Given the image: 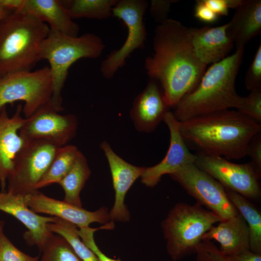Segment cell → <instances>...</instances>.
I'll return each mask as SVG.
<instances>
[{"label":"cell","mask_w":261,"mask_h":261,"mask_svg":"<svg viewBox=\"0 0 261 261\" xmlns=\"http://www.w3.org/2000/svg\"><path fill=\"white\" fill-rule=\"evenodd\" d=\"M204 3L218 16L227 15L230 8L236 9L243 0H203Z\"/></svg>","instance_id":"36"},{"label":"cell","mask_w":261,"mask_h":261,"mask_svg":"<svg viewBox=\"0 0 261 261\" xmlns=\"http://www.w3.org/2000/svg\"><path fill=\"white\" fill-rule=\"evenodd\" d=\"M177 1L178 0H152L150 8L151 16L159 24L163 23L168 19L171 4Z\"/></svg>","instance_id":"34"},{"label":"cell","mask_w":261,"mask_h":261,"mask_svg":"<svg viewBox=\"0 0 261 261\" xmlns=\"http://www.w3.org/2000/svg\"><path fill=\"white\" fill-rule=\"evenodd\" d=\"M102 39L92 33L72 37L51 29L40 47L41 59L50 64L53 92L51 105L57 112L63 110L61 91L72 65L81 58H96L105 48Z\"/></svg>","instance_id":"5"},{"label":"cell","mask_w":261,"mask_h":261,"mask_svg":"<svg viewBox=\"0 0 261 261\" xmlns=\"http://www.w3.org/2000/svg\"><path fill=\"white\" fill-rule=\"evenodd\" d=\"M118 0H61L71 18L102 20L112 15V8Z\"/></svg>","instance_id":"26"},{"label":"cell","mask_w":261,"mask_h":261,"mask_svg":"<svg viewBox=\"0 0 261 261\" xmlns=\"http://www.w3.org/2000/svg\"><path fill=\"white\" fill-rule=\"evenodd\" d=\"M228 256L232 261H261V254L255 253L250 250Z\"/></svg>","instance_id":"38"},{"label":"cell","mask_w":261,"mask_h":261,"mask_svg":"<svg viewBox=\"0 0 261 261\" xmlns=\"http://www.w3.org/2000/svg\"><path fill=\"white\" fill-rule=\"evenodd\" d=\"M228 197L246 220L249 232V249L261 254V215L259 210L247 199L225 188Z\"/></svg>","instance_id":"24"},{"label":"cell","mask_w":261,"mask_h":261,"mask_svg":"<svg viewBox=\"0 0 261 261\" xmlns=\"http://www.w3.org/2000/svg\"><path fill=\"white\" fill-rule=\"evenodd\" d=\"M79 151L74 145L59 147L46 172L37 184L35 189L57 183L72 166Z\"/></svg>","instance_id":"25"},{"label":"cell","mask_w":261,"mask_h":261,"mask_svg":"<svg viewBox=\"0 0 261 261\" xmlns=\"http://www.w3.org/2000/svg\"><path fill=\"white\" fill-rule=\"evenodd\" d=\"M18 11L47 22L51 29L70 36H78L79 25L73 21L61 0H24Z\"/></svg>","instance_id":"21"},{"label":"cell","mask_w":261,"mask_h":261,"mask_svg":"<svg viewBox=\"0 0 261 261\" xmlns=\"http://www.w3.org/2000/svg\"><path fill=\"white\" fill-rule=\"evenodd\" d=\"M169 109L162 91L155 80L151 79L135 99L130 115L137 130L149 133L163 120Z\"/></svg>","instance_id":"18"},{"label":"cell","mask_w":261,"mask_h":261,"mask_svg":"<svg viewBox=\"0 0 261 261\" xmlns=\"http://www.w3.org/2000/svg\"><path fill=\"white\" fill-rule=\"evenodd\" d=\"M245 47L213 64L203 74L195 88L184 96L173 113L179 122L192 117L229 109H237L243 100L236 91L235 81Z\"/></svg>","instance_id":"3"},{"label":"cell","mask_w":261,"mask_h":261,"mask_svg":"<svg viewBox=\"0 0 261 261\" xmlns=\"http://www.w3.org/2000/svg\"><path fill=\"white\" fill-rule=\"evenodd\" d=\"M214 239L220 244L219 250L227 256L238 254L249 249V232L247 224L239 213L213 226L202 237V241Z\"/></svg>","instance_id":"20"},{"label":"cell","mask_w":261,"mask_h":261,"mask_svg":"<svg viewBox=\"0 0 261 261\" xmlns=\"http://www.w3.org/2000/svg\"><path fill=\"white\" fill-rule=\"evenodd\" d=\"M50 31L47 24L18 11L0 21V77L30 71L41 59L40 47Z\"/></svg>","instance_id":"4"},{"label":"cell","mask_w":261,"mask_h":261,"mask_svg":"<svg viewBox=\"0 0 261 261\" xmlns=\"http://www.w3.org/2000/svg\"><path fill=\"white\" fill-rule=\"evenodd\" d=\"M107 160L115 191L114 206L109 212L111 221L127 222L130 214L124 203L126 195L136 180L142 175L145 167L131 164L113 150L109 143L102 141L100 145Z\"/></svg>","instance_id":"15"},{"label":"cell","mask_w":261,"mask_h":261,"mask_svg":"<svg viewBox=\"0 0 261 261\" xmlns=\"http://www.w3.org/2000/svg\"><path fill=\"white\" fill-rule=\"evenodd\" d=\"M4 222L0 220V261H38L39 256H30L17 249L3 232Z\"/></svg>","instance_id":"29"},{"label":"cell","mask_w":261,"mask_h":261,"mask_svg":"<svg viewBox=\"0 0 261 261\" xmlns=\"http://www.w3.org/2000/svg\"><path fill=\"white\" fill-rule=\"evenodd\" d=\"M220 221L217 215L198 203L175 204L161 223L172 260L178 261L196 253L203 236Z\"/></svg>","instance_id":"6"},{"label":"cell","mask_w":261,"mask_h":261,"mask_svg":"<svg viewBox=\"0 0 261 261\" xmlns=\"http://www.w3.org/2000/svg\"><path fill=\"white\" fill-rule=\"evenodd\" d=\"M107 229L106 225L98 228H91L88 226L80 228L77 232L82 242L96 255L100 261H121L119 259L115 260L107 257L102 252L95 243L93 237L94 232L98 230Z\"/></svg>","instance_id":"32"},{"label":"cell","mask_w":261,"mask_h":261,"mask_svg":"<svg viewBox=\"0 0 261 261\" xmlns=\"http://www.w3.org/2000/svg\"><path fill=\"white\" fill-rule=\"evenodd\" d=\"M196 253L197 261H232L210 241H202Z\"/></svg>","instance_id":"33"},{"label":"cell","mask_w":261,"mask_h":261,"mask_svg":"<svg viewBox=\"0 0 261 261\" xmlns=\"http://www.w3.org/2000/svg\"><path fill=\"white\" fill-rule=\"evenodd\" d=\"M169 176L198 203L217 215L221 221L239 213L228 197L225 188L194 163L185 165Z\"/></svg>","instance_id":"10"},{"label":"cell","mask_w":261,"mask_h":261,"mask_svg":"<svg viewBox=\"0 0 261 261\" xmlns=\"http://www.w3.org/2000/svg\"><path fill=\"white\" fill-rule=\"evenodd\" d=\"M77 126L75 115L59 114L48 104L25 118L19 134L26 141L42 140L62 146L75 136Z\"/></svg>","instance_id":"12"},{"label":"cell","mask_w":261,"mask_h":261,"mask_svg":"<svg viewBox=\"0 0 261 261\" xmlns=\"http://www.w3.org/2000/svg\"><path fill=\"white\" fill-rule=\"evenodd\" d=\"M237 111L261 124V89L250 91L237 109Z\"/></svg>","instance_id":"30"},{"label":"cell","mask_w":261,"mask_h":261,"mask_svg":"<svg viewBox=\"0 0 261 261\" xmlns=\"http://www.w3.org/2000/svg\"><path fill=\"white\" fill-rule=\"evenodd\" d=\"M11 11H7L0 8V21Z\"/></svg>","instance_id":"40"},{"label":"cell","mask_w":261,"mask_h":261,"mask_svg":"<svg viewBox=\"0 0 261 261\" xmlns=\"http://www.w3.org/2000/svg\"><path fill=\"white\" fill-rule=\"evenodd\" d=\"M56 217L54 222L47 224L48 230L64 237L72 246L83 261H100L96 255L80 240L76 226L73 223Z\"/></svg>","instance_id":"27"},{"label":"cell","mask_w":261,"mask_h":261,"mask_svg":"<svg viewBox=\"0 0 261 261\" xmlns=\"http://www.w3.org/2000/svg\"><path fill=\"white\" fill-rule=\"evenodd\" d=\"M0 210L8 213L21 221L28 229L24 234L27 244L36 245L40 252L53 236L47 228L48 223L54 222L55 217H43L32 211L24 202L22 196L0 191Z\"/></svg>","instance_id":"16"},{"label":"cell","mask_w":261,"mask_h":261,"mask_svg":"<svg viewBox=\"0 0 261 261\" xmlns=\"http://www.w3.org/2000/svg\"><path fill=\"white\" fill-rule=\"evenodd\" d=\"M195 165L219 182L225 188L246 199L258 200L261 196V174L249 162L235 163L221 157L196 153Z\"/></svg>","instance_id":"11"},{"label":"cell","mask_w":261,"mask_h":261,"mask_svg":"<svg viewBox=\"0 0 261 261\" xmlns=\"http://www.w3.org/2000/svg\"><path fill=\"white\" fill-rule=\"evenodd\" d=\"M25 203L35 213H44L68 221L80 228L87 227L92 222L106 224L110 219L108 208L102 206L91 212L50 198L38 190L22 196Z\"/></svg>","instance_id":"14"},{"label":"cell","mask_w":261,"mask_h":261,"mask_svg":"<svg viewBox=\"0 0 261 261\" xmlns=\"http://www.w3.org/2000/svg\"><path fill=\"white\" fill-rule=\"evenodd\" d=\"M227 23L216 27L189 28L194 52L206 65L225 58L232 49L234 44L227 34Z\"/></svg>","instance_id":"19"},{"label":"cell","mask_w":261,"mask_h":261,"mask_svg":"<svg viewBox=\"0 0 261 261\" xmlns=\"http://www.w3.org/2000/svg\"><path fill=\"white\" fill-rule=\"evenodd\" d=\"M245 83L250 91L261 89V44H260L253 59L246 72Z\"/></svg>","instance_id":"31"},{"label":"cell","mask_w":261,"mask_h":261,"mask_svg":"<svg viewBox=\"0 0 261 261\" xmlns=\"http://www.w3.org/2000/svg\"><path fill=\"white\" fill-rule=\"evenodd\" d=\"M90 174L87 160L79 150L71 169L58 183L65 192L64 202L82 207L80 194Z\"/></svg>","instance_id":"23"},{"label":"cell","mask_w":261,"mask_h":261,"mask_svg":"<svg viewBox=\"0 0 261 261\" xmlns=\"http://www.w3.org/2000/svg\"><path fill=\"white\" fill-rule=\"evenodd\" d=\"M41 261H83L62 236L54 235L44 245Z\"/></svg>","instance_id":"28"},{"label":"cell","mask_w":261,"mask_h":261,"mask_svg":"<svg viewBox=\"0 0 261 261\" xmlns=\"http://www.w3.org/2000/svg\"><path fill=\"white\" fill-rule=\"evenodd\" d=\"M24 0H0V8L7 11H19Z\"/></svg>","instance_id":"39"},{"label":"cell","mask_w":261,"mask_h":261,"mask_svg":"<svg viewBox=\"0 0 261 261\" xmlns=\"http://www.w3.org/2000/svg\"><path fill=\"white\" fill-rule=\"evenodd\" d=\"M179 130L189 149L231 160L246 156L261 124L237 110L224 109L179 122Z\"/></svg>","instance_id":"2"},{"label":"cell","mask_w":261,"mask_h":261,"mask_svg":"<svg viewBox=\"0 0 261 261\" xmlns=\"http://www.w3.org/2000/svg\"><path fill=\"white\" fill-rule=\"evenodd\" d=\"M23 106L19 104L14 114L9 117L6 106L0 113V185L4 192L7 179L13 169L14 160L26 142L19 134L25 121L21 116Z\"/></svg>","instance_id":"17"},{"label":"cell","mask_w":261,"mask_h":261,"mask_svg":"<svg viewBox=\"0 0 261 261\" xmlns=\"http://www.w3.org/2000/svg\"><path fill=\"white\" fill-rule=\"evenodd\" d=\"M246 156L250 157V162L256 171L261 174V131L256 134L249 142L246 149Z\"/></svg>","instance_id":"35"},{"label":"cell","mask_w":261,"mask_h":261,"mask_svg":"<svg viewBox=\"0 0 261 261\" xmlns=\"http://www.w3.org/2000/svg\"><path fill=\"white\" fill-rule=\"evenodd\" d=\"M261 0H243L227 23V34L236 46L245 47L253 37L261 34Z\"/></svg>","instance_id":"22"},{"label":"cell","mask_w":261,"mask_h":261,"mask_svg":"<svg viewBox=\"0 0 261 261\" xmlns=\"http://www.w3.org/2000/svg\"><path fill=\"white\" fill-rule=\"evenodd\" d=\"M59 147L45 140L26 141L15 158L7 179V192L24 196L37 191L36 185L49 168Z\"/></svg>","instance_id":"8"},{"label":"cell","mask_w":261,"mask_h":261,"mask_svg":"<svg viewBox=\"0 0 261 261\" xmlns=\"http://www.w3.org/2000/svg\"><path fill=\"white\" fill-rule=\"evenodd\" d=\"M147 6L145 0H119L112 8V15L126 25L128 35L122 46L111 52L102 62L100 71L104 78H113L134 50L144 48L147 37L144 16Z\"/></svg>","instance_id":"9"},{"label":"cell","mask_w":261,"mask_h":261,"mask_svg":"<svg viewBox=\"0 0 261 261\" xmlns=\"http://www.w3.org/2000/svg\"><path fill=\"white\" fill-rule=\"evenodd\" d=\"M52 80L49 67L34 71L12 72L0 77V113L8 104L24 102L22 113L28 118L41 108L51 104Z\"/></svg>","instance_id":"7"},{"label":"cell","mask_w":261,"mask_h":261,"mask_svg":"<svg viewBox=\"0 0 261 261\" xmlns=\"http://www.w3.org/2000/svg\"><path fill=\"white\" fill-rule=\"evenodd\" d=\"M194 16L200 21L208 24L216 22L219 17L204 3L203 0H196Z\"/></svg>","instance_id":"37"},{"label":"cell","mask_w":261,"mask_h":261,"mask_svg":"<svg viewBox=\"0 0 261 261\" xmlns=\"http://www.w3.org/2000/svg\"><path fill=\"white\" fill-rule=\"evenodd\" d=\"M153 47L145 60L146 73L160 83L167 105L174 107L197 86L206 65L194 52L189 28L177 20L168 18L156 27Z\"/></svg>","instance_id":"1"},{"label":"cell","mask_w":261,"mask_h":261,"mask_svg":"<svg viewBox=\"0 0 261 261\" xmlns=\"http://www.w3.org/2000/svg\"><path fill=\"white\" fill-rule=\"evenodd\" d=\"M163 121L170 131V145L165 156L160 162L150 167H145L141 181L148 187H155L163 175L172 174L185 165L194 163L196 159V155L190 152L184 141L179 130V121L173 113L168 111Z\"/></svg>","instance_id":"13"}]
</instances>
